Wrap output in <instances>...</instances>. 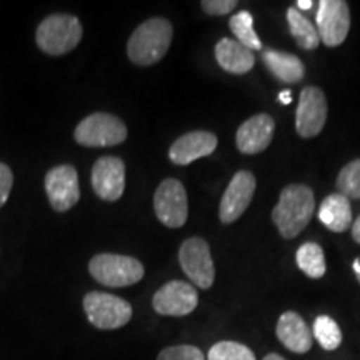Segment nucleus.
<instances>
[{
    "instance_id": "6",
    "label": "nucleus",
    "mask_w": 360,
    "mask_h": 360,
    "mask_svg": "<svg viewBox=\"0 0 360 360\" xmlns=\"http://www.w3.org/2000/svg\"><path fill=\"white\" fill-rule=\"evenodd\" d=\"M74 139L79 146L89 148L115 147L127 139V125L114 114L96 112L80 120L74 130Z\"/></svg>"
},
{
    "instance_id": "21",
    "label": "nucleus",
    "mask_w": 360,
    "mask_h": 360,
    "mask_svg": "<svg viewBox=\"0 0 360 360\" xmlns=\"http://www.w3.org/2000/svg\"><path fill=\"white\" fill-rule=\"evenodd\" d=\"M287 22H289L290 34L292 37L297 40L300 49H305V51H314L315 47H319L321 44V37H319L317 29L309 19L297 11V7H290L287 11Z\"/></svg>"
},
{
    "instance_id": "1",
    "label": "nucleus",
    "mask_w": 360,
    "mask_h": 360,
    "mask_svg": "<svg viewBox=\"0 0 360 360\" xmlns=\"http://www.w3.org/2000/svg\"><path fill=\"white\" fill-rule=\"evenodd\" d=\"M315 197L304 184H292L281 192L272 210V220L283 238H295L307 227L314 215Z\"/></svg>"
},
{
    "instance_id": "15",
    "label": "nucleus",
    "mask_w": 360,
    "mask_h": 360,
    "mask_svg": "<svg viewBox=\"0 0 360 360\" xmlns=\"http://www.w3.org/2000/svg\"><path fill=\"white\" fill-rule=\"evenodd\" d=\"M217 135L207 130H193V132L180 135L169 148V159L175 165H188L202 157H209L217 148Z\"/></svg>"
},
{
    "instance_id": "30",
    "label": "nucleus",
    "mask_w": 360,
    "mask_h": 360,
    "mask_svg": "<svg viewBox=\"0 0 360 360\" xmlns=\"http://www.w3.org/2000/svg\"><path fill=\"white\" fill-rule=\"evenodd\" d=\"M352 237L357 244H360V215L357 217V220L352 224Z\"/></svg>"
},
{
    "instance_id": "31",
    "label": "nucleus",
    "mask_w": 360,
    "mask_h": 360,
    "mask_svg": "<svg viewBox=\"0 0 360 360\" xmlns=\"http://www.w3.org/2000/svg\"><path fill=\"white\" fill-rule=\"evenodd\" d=\"M278 101H281L283 105H289V103L292 102V94L290 90H283V92L278 94Z\"/></svg>"
},
{
    "instance_id": "2",
    "label": "nucleus",
    "mask_w": 360,
    "mask_h": 360,
    "mask_svg": "<svg viewBox=\"0 0 360 360\" xmlns=\"http://www.w3.org/2000/svg\"><path fill=\"white\" fill-rule=\"evenodd\" d=\"M174 39L170 20L152 17L134 30L127 42L130 62L139 67H150L160 62L167 53Z\"/></svg>"
},
{
    "instance_id": "25",
    "label": "nucleus",
    "mask_w": 360,
    "mask_h": 360,
    "mask_svg": "<svg viewBox=\"0 0 360 360\" xmlns=\"http://www.w3.org/2000/svg\"><path fill=\"white\" fill-rule=\"evenodd\" d=\"M207 360H255V355L244 344L233 340H222L212 345Z\"/></svg>"
},
{
    "instance_id": "18",
    "label": "nucleus",
    "mask_w": 360,
    "mask_h": 360,
    "mask_svg": "<svg viewBox=\"0 0 360 360\" xmlns=\"http://www.w3.org/2000/svg\"><path fill=\"white\" fill-rule=\"evenodd\" d=\"M215 58L225 72L233 75H242L254 69V52L244 47L240 42L232 39H220L215 45Z\"/></svg>"
},
{
    "instance_id": "5",
    "label": "nucleus",
    "mask_w": 360,
    "mask_h": 360,
    "mask_svg": "<svg viewBox=\"0 0 360 360\" xmlns=\"http://www.w3.org/2000/svg\"><path fill=\"white\" fill-rule=\"evenodd\" d=\"M82 305L87 321L98 330H117L132 321V305L114 294L101 290L87 292Z\"/></svg>"
},
{
    "instance_id": "8",
    "label": "nucleus",
    "mask_w": 360,
    "mask_h": 360,
    "mask_svg": "<svg viewBox=\"0 0 360 360\" xmlns=\"http://www.w3.org/2000/svg\"><path fill=\"white\" fill-rule=\"evenodd\" d=\"M154 210L155 217L169 229H180L187 222L188 200L186 187L180 180H162L154 193Z\"/></svg>"
},
{
    "instance_id": "4",
    "label": "nucleus",
    "mask_w": 360,
    "mask_h": 360,
    "mask_svg": "<svg viewBox=\"0 0 360 360\" xmlns=\"http://www.w3.org/2000/svg\"><path fill=\"white\" fill-rule=\"evenodd\" d=\"M90 276L112 289H122L139 283L146 276L141 260L119 254H97L89 262Z\"/></svg>"
},
{
    "instance_id": "13",
    "label": "nucleus",
    "mask_w": 360,
    "mask_h": 360,
    "mask_svg": "<svg viewBox=\"0 0 360 360\" xmlns=\"http://www.w3.org/2000/svg\"><path fill=\"white\" fill-rule=\"evenodd\" d=\"M94 192L98 199L117 202L125 191V164L120 157L103 155L96 160L90 174Z\"/></svg>"
},
{
    "instance_id": "14",
    "label": "nucleus",
    "mask_w": 360,
    "mask_h": 360,
    "mask_svg": "<svg viewBox=\"0 0 360 360\" xmlns=\"http://www.w3.org/2000/svg\"><path fill=\"white\" fill-rule=\"evenodd\" d=\"M255 182L254 174L249 170H240L233 175L229 187L225 188L222 200H220L219 207V217L222 224H232L245 212L247 207L250 205L252 199H254Z\"/></svg>"
},
{
    "instance_id": "9",
    "label": "nucleus",
    "mask_w": 360,
    "mask_h": 360,
    "mask_svg": "<svg viewBox=\"0 0 360 360\" xmlns=\"http://www.w3.org/2000/svg\"><path fill=\"white\" fill-rule=\"evenodd\" d=\"M49 204L56 212H67L80 200L79 174L74 165L62 164L52 167L44 179Z\"/></svg>"
},
{
    "instance_id": "29",
    "label": "nucleus",
    "mask_w": 360,
    "mask_h": 360,
    "mask_svg": "<svg viewBox=\"0 0 360 360\" xmlns=\"http://www.w3.org/2000/svg\"><path fill=\"white\" fill-rule=\"evenodd\" d=\"M12 186H13V174L11 167L4 162H0V209L6 205V202L8 200V195L12 192Z\"/></svg>"
},
{
    "instance_id": "26",
    "label": "nucleus",
    "mask_w": 360,
    "mask_h": 360,
    "mask_svg": "<svg viewBox=\"0 0 360 360\" xmlns=\"http://www.w3.org/2000/svg\"><path fill=\"white\" fill-rule=\"evenodd\" d=\"M337 191L347 199H360V159L352 160L340 170Z\"/></svg>"
},
{
    "instance_id": "11",
    "label": "nucleus",
    "mask_w": 360,
    "mask_h": 360,
    "mask_svg": "<svg viewBox=\"0 0 360 360\" xmlns=\"http://www.w3.org/2000/svg\"><path fill=\"white\" fill-rule=\"evenodd\" d=\"M350 30V11L344 0H321L317 11V32L327 47H339Z\"/></svg>"
},
{
    "instance_id": "34",
    "label": "nucleus",
    "mask_w": 360,
    "mask_h": 360,
    "mask_svg": "<svg viewBox=\"0 0 360 360\" xmlns=\"http://www.w3.org/2000/svg\"><path fill=\"white\" fill-rule=\"evenodd\" d=\"M352 267H354V270H355V274H357V278L360 281V259H355V260H354Z\"/></svg>"
},
{
    "instance_id": "17",
    "label": "nucleus",
    "mask_w": 360,
    "mask_h": 360,
    "mask_svg": "<svg viewBox=\"0 0 360 360\" xmlns=\"http://www.w3.org/2000/svg\"><path fill=\"white\" fill-rule=\"evenodd\" d=\"M277 339L294 354H307L312 349L314 335L307 323L297 312H283L277 322Z\"/></svg>"
},
{
    "instance_id": "27",
    "label": "nucleus",
    "mask_w": 360,
    "mask_h": 360,
    "mask_svg": "<svg viewBox=\"0 0 360 360\" xmlns=\"http://www.w3.org/2000/svg\"><path fill=\"white\" fill-rule=\"evenodd\" d=\"M155 360H207V357L195 345L182 344L160 350Z\"/></svg>"
},
{
    "instance_id": "16",
    "label": "nucleus",
    "mask_w": 360,
    "mask_h": 360,
    "mask_svg": "<svg viewBox=\"0 0 360 360\" xmlns=\"http://www.w3.org/2000/svg\"><path fill=\"white\" fill-rule=\"evenodd\" d=\"M274 130H276V122L270 115L257 114L250 117L237 130V148L247 155L260 154L272 142Z\"/></svg>"
},
{
    "instance_id": "22",
    "label": "nucleus",
    "mask_w": 360,
    "mask_h": 360,
    "mask_svg": "<svg viewBox=\"0 0 360 360\" xmlns=\"http://www.w3.org/2000/svg\"><path fill=\"white\" fill-rule=\"evenodd\" d=\"M295 259L299 269L310 278H321L326 274V257H323V250L319 244L307 242V244L300 245Z\"/></svg>"
},
{
    "instance_id": "19",
    "label": "nucleus",
    "mask_w": 360,
    "mask_h": 360,
    "mask_svg": "<svg viewBox=\"0 0 360 360\" xmlns=\"http://www.w3.org/2000/svg\"><path fill=\"white\" fill-rule=\"evenodd\" d=\"M319 220L332 232H345L352 225V207L342 193H330L319 207Z\"/></svg>"
},
{
    "instance_id": "24",
    "label": "nucleus",
    "mask_w": 360,
    "mask_h": 360,
    "mask_svg": "<svg viewBox=\"0 0 360 360\" xmlns=\"http://www.w3.org/2000/svg\"><path fill=\"white\" fill-rule=\"evenodd\" d=\"M312 335L323 350H337L342 344V330L337 322L328 315H319L312 327Z\"/></svg>"
},
{
    "instance_id": "3",
    "label": "nucleus",
    "mask_w": 360,
    "mask_h": 360,
    "mask_svg": "<svg viewBox=\"0 0 360 360\" xmlns=\"http://www.w3.org/2000/svg\"><path fill=\"white\" fill-rule=\"evenodd\" d=\"M82 35L84 29L77 17L70 13H52L39 24L35 42L44 53L58 57L74 51Z\"/></svg>"
},
{
    "instance_id": "10",
    "label": "nucleus",
    "mask_w": 360,
    "mask_h": 360,
    "mask_svg": "<svg viewBox=\"0 0 360 360\" xmlns=\"http://www.w3.org/2000/svg\"><path fill=\"white\" fill-rule=\"evenodd\" d=\"M199 305V294L192 283L170 281L152 297V307L164 317H184L192 314Z\"/></svg>"
},
{
    "instance_id": "20",
    "label": "nucleus",
    "mask_w": 360,
    "mask_h": 360,
    "mask_svg": "<svg viewBox=\"0 0 360 360\" xmlns=\"http://www.w3.org/2000/svg\"><path fill=\"white\" fill-rule=\"evenodd\" d=\"M262 58L265 67L272 72L274 77L283 84H297L304 79L305 67L297 56L267 49V51L262 52Z\"/></svg>"
},
{
    "instance_id": "7",
    "label": "nucleus",
    "mask_w": 360,
    "mask_h": 360,
    "mask_svg": "<svg viewBox=\"0 0 360 360\" xmlns=\"http://www.w3.org/2000/svg\"><path fill=\"white\" fill-rule=\"evenodd\" d=\"M179 262L195 287L207 290L214 285L215 265L210 247L202 237H191L180 245Z\"/></svg>"
},
{
    "instance_id": "32",
    "label": "nucleus",
    "mask_w": 360,
    "mask_h": 360,
    "mask_svg": "<svg viewBox=\"0 0 360 360\" xmlns=\"http://www.w3.org/2000/svg\"><path fill=\"white\" fill-rule=\"evenodd\" d=\"M297 6V11H310V8H312V6H314V2L312 0H299V2L295 4Z\"/></svg>"
},
{
    "instance_id": "28",
    "label": "nucleus",
    "mask_w": 360,
    "mask_h": 360,
    "mask_svg": "<svg viewBox=\"0 0 360 360\" xmlns=\"http://www.w3.org/2000/svg\"><path fill=\"white\" fill-rule=\"evenodd\" d=\"M202 11L209 15H227L236 8L237 0H202Z\"/></svg>"
},
{
    "instance_id": "12",
    "label": "nucleus",
    "mask_w": 360,
    "mask_h": 360,
    "mask_svg": "<svg viewBox=\"0 0 360 360\" xmlns=\"http://www.w3.org/2000/svg\"><path fill=\"white\" fill-rule=\"evenodd\" d=\"M327 120V98L319 87L309 85L300 92L295 114L297 134L302 139H312L322 132Z\"/></svg>"
},
{
    "instance_id": "33",
    "label": "nucleus",
    "mask_w": 360,
    "mask_h": 360,
    "mask_svg": "<svg viewBox=\"0 0 360 360\" xmlns=\"http://www.w3.org/2000/svg\"><path fill=\"white\" fill-rule=\"evenodd\" d=\"M264 360H285L282 357V355H278V354H267L264 357Z\"/></svg>"
},
{
    "instance_id": "23",
    "label": "nucleus",
    "mask_w": 360,
    "mask_h": 360,
    "mask_svg": "<svg viewBox=\"0 0 360 360\" xmlns=\"http://www.w3.org/2000/svg\"><path fill=\"white\" fill-rule=\"evenodd\" d=\"M232 34L237 37V42H240L249 51H262V42L257 37L254 30V17L249 11H240L229 20Z\"/></svg>"
}]
</instances>
